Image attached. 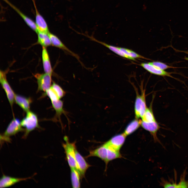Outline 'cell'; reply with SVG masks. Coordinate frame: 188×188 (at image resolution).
<instances>
[{
    "label": "cell",
    "mask_w": 188,
    "mask_h": 188,
    "mask_svg": "<svg viewBox=\"0 0 188 188\" xmlns=\"http://www.w3.org/2000/svg\"><path fill=\"white\" fill-rule=\"evenodd\" d=\"M44 95L48 96L51 101H57L60 99L56 92L51 87L45 92L44 96Z\"/></svg>",
    "instance_id": "cell-27"
},
{
    "label": "cell",
    "mask_w": 188,
    "mask_h": 188,
    "mask_svg": "<svg viewBox=\"0 0 188 188\" xmlns=\"http://www.w3.org/2000/svg\"><path fill=\"white\" fill-rule=\"evenodd\" d=\"M107 146L105 143L98 148L91 150L87 157H96L101 159L107 164Z\"/></svg>",
    "instance_id": "cell-14"
},
{
    "label": "cell",
    "mask_w": 188,
    "mask_h": 188,
    "mask_svg": "<svg viewBox=\"0 0 188 188\" xmlns=\"http://www.w3.org/2000/svg\"><path fill=\"white\" fill-rule=\"evenodd\" d=\"M48 34L50 38L52 45L64 51L67 53L76 58L81 63L79 56L69 49L56 36L50 32L48 33Z\"/></svg>",
    "instance_id": "cell-7"
},
{
    "label": "cell",
    "mask_w": 188,
    "mask_h": 188,
    "mask_svg": "<svg viewBox=\"0 0 188 188\" xmlns=\"http://www.w3.org/2000/svg\"><path fill=\"white\" fill-rule=\"evenodd\" d=\"M75 157L78 170L81 177H84L87 169L90 166L76 149Z\"/></svg>",
    "instance_id": "cell-13"
},
{
    "label": "cell",
    "mask_w": 188,
    "mask_h": 188,
    "mask_svg": "<svg viewBox=\"0 0 188 188\" xmlns=\"http://www.w3.org/2000/svg\"><path fill=\"white\" fill-rule=\"evenodd\" d=\"M22 127H24L25 133L22 138L26 139L29 133L37 128H40L37 115L30 110L26 112L25 117L21 121Z\"/></svg>",
    "instance_id": "cell-1"
},
{
    "label": "cell",
    "mask_w": 188,
    "mask_h": 188,
    "mask_svg": "<svg viewBox=\"0 0 188 188\" xmlns=\"http://www.w3.org/2000/svg\"><path fill=\"white\" fill-rule=\"evenodd\" d=\"M52 75L45 73H36L34 76L37 79L38 84L37 92H45L51 86Z\"/></svg>",
    "instance_id": "cell-6"
},
{
    "label": "cell",
    "mask_w": 188,
    "mask_h": 188,
    "mask_svg": "<svg viewBox=\"0 0 188 188\" xmlns=\"http://www.w3.org/2000/svg\"></svg>",
    "instance_id": "cell-31"
},
{
    "label": "cell",
    "mask_w": 188,
    "mask_h": 188,
    "mask_svg": "<svg viewBox=\"0 0 188 188\" xmlns=\"http://www.w3.org/2000/svg\"><path fill=\"white\" fill-rule=\"evenodd\" d=\"M36 11V24L38 32L48 34L49 32L47 24L44 18L39 13L35 2L32 0Z\"/></svg>",
    "instance_id": "cell-11"
},
{
    "label": "cell",
    "mask_w": 188,
    "mask_h": 188,
    "mask_svg": "<svg viewBox=\"0 0 188 188\" xmlns=\"http://www.w3.org/2000/svg\"><path fill=\"white\" fill-rule=\"evenodd\" d=\"M51 102L53 107L55 111L56 114L52 120L54 121H59L62 125L61 116L62 114L67 117V112L63 108V102L60 99L57 101H52Z\"/></svg>",
    "instance_id": "cell-12"
},
{
    "label": "cell",
    "mask_w": 188,
    "mask_h": 188,
    "mask_svg": "<svg viewBox=\"0 0 188 188\" xmlns=\"http://www.w3.org/2000/svg\"><path fill=\"white\" fill-rule=\"evenodd\" d=\"M71 180L73 188H79L80 186V177L81 175L76 168H70Z\"/></svg>",
    "instance_id": "cell-21"
},
{
    "label": "cell",
    "mask_w": 188,
    "mask_h": 188,
    "mask_svg": "<svg viewBox=\"0 0 188 188\" xmlns=\"http://www.w3.org/2000/svg\"><path fill=\"white\" fill-rule=\"evenodd\" d=\"M184 59H185V60H187L188 61V57H185L184 58Z\"/></svg>",
    "instance_id": "cell-29"
},
{
    "label": "cell",
    "mask_w": 188,
    "mask_h": 188,
    "mask_svg": "<svg viewBox=\"0 0 188 188\" xmlns=\"http://www.w3.org/2000/svg\"><path fill=\"white\" fill-rule=\"evenodd\" d=\"M126 136L124 133L118 134L113 137L105 143L119 151L125 142Z\"/></svg>",
    "instance_id": "cell-9"
},
{
    "label": "cell",
    "mask_w": 188,
    "mask_h": 188,
    "mask_svg": "<svg viewBox=\"0 0 188 188\" xmlns=\"http://www.w3.org/2000/svg\"><path fill=\"white\" fill-rule=\"evenodd\" d=\"M141 120L136 118L131 121L126 127L124 133L126 136L135 132L141 126Z\"/></svg>",
    "instance_id": "cell-20"
},
{
    "label": "cell",
    "mask_w": 188,
    "mask_h": 188,
    "mask_svg": "<svg viewBox=\"0 0 188 188\" xmlns=\"http://www.w3.org/2000/svg\"><path fill=\"white\" fill-rule=\"evenodd\" d=\"M140 65L151 74L163 76H166L172 77L171 75V73L161 69L151 64L149 62L141 63Z\"/></svg>",
    "instance_id": "cell-16"
},
{
    "label": "cell",
    "mask_w": 188,
    "mask_h": 188,
    "mask_svg": "<svg viewBox=\"0 0 188 188\" xmlns=\"http://www.w3.org/2000/svg\"><path fill=\"white\" fill-rule=\"evenodd\" d=\"M32 101L31 98L30 97L15 94V102L26 112L30 110V105Z\"/></svg>",
    "instance_id": "cell-15"
},
{
    "label": "cell",
    "mask_w": 188,
    "mask_h": 188,
    "mask_svg": "<svg viewBox=\"0 0 188 188\" xmlns=\"http://www.w3.org/2000/svg\"><path fill=\"white\" fill-rule=\"evenodd\" d=\"M140 124L143 128L150 133L155 142H158L160 143L157 135V131L160 127L156 121L146 122L141 120Z\"/></svg>",
    "instance_id": "cell-8"
},
{
    "label": "cell",
    "mask_w": 188,
    "mask_h": 188,
    "mask_svg": "<svg viewBox=\"0 0 188 188\" xmlns=\"http://www.w3.org/2000/svg\"><path fill=\"white\" fill-rule=\"evenodd\" d=\"M185 52L186 54H188V51H185V52Z\"/></svg>",
    "instance_id": "cell-30"
},
{
    "label": "cell",
    "mask_w": 188,
    "mask_h": 188,
    "mask_svg": "<svg viewBox=\"0 0 188 188\" xmlns=\"http://www.w3.org/2000/svg\"><path fill=\"white\" fill-rule=\"evenodd\" d=\"M64 139L65 143L63 144L62 146L64 150L68 164L70 168H75L78 170L75 157V150L76 148L75 142H70L66 136H65Z\"/></svg>",
    "instance_id": "cell-3"
},
{
    "label": "cell",
    "mask_w": 188,
    "mask_h": 188,
    "mask_svg": "<svg viewBox=\"0 0 188 188\" xmlns=\"http://www.w3.org/2000/svg\"><path fill=\"white\" fill-rule=\"evenodd\" d=\"M51 87L55 91L60 99L63 97L66 94L65 92L59 85L53 82Z\"/></svg>",
    "instance_id": "cell-26"
},
{
    "label": "cell",
    "mask_w": 188,
    "mask_h": 188,
    "mask_svg": "<svg viewBox=\"0 0 188 188\" xmlns=\"http://www.w3.org/2000/svg\"><path fill=\"white\" fill-rule=\"evenodd\" d=\"M24 131L25 129L22 128L19 119L14 117L3 133L1 135V140L10 142V136L15 135L19 132Z\"/></svg>",
    "instance_id": "cell-2"
},
{
    "label": "cell",
    "mask_w": 188,
    "mask_h": 188,
    "mask_svg": "<svg viewBox=\"0 0 188 188\" xmlns=\"http://www.w3.org/2000/svg\"><path fill=\"white\" fill-rule=\"evenodd\" d=\"M121 50L125 54L131 58H140L146 60L148 59L140 55L135 52L126 48L119 47Z\"/></svg>",
    "instance_id": "cell-25"
},
{
    "label": "cell",
    "mask_w": 188,
    "mask_h": 188,
    "mask_svg": "<svg viewBox=\"0 0 188 188\" xmlns=\"http://www.w3.org/2000/svg\"><path fill=\"white\" fill-rule=\"evenodd\" d=\"M37 34L38 44L45 48L52 45L48 34L38 32Z\"/></svg>",
    "instance_id": "cell-23"
},
{
    "label": "cell",
    "mask_w": 188,
    "mask_h": 188,
    "mask_svg": "<svg viewBox=\"0 0 188 188\" xmlns=\"http://www.w3.org/2000/svg\"><path fill=\"white\" fill-rule=\"evenodd\" d=\"M142 120L145 122H150L156 121L152 108L147 107L142 118Z\"/></svg>",
    "instance_id": "cell-24"
},
{
    "label": "cell",
    "mask_w": 188,
    "mask_h": 188,
    "mask_svg": "<svg viewBox=\"0 0 188 188\" xmlns=\"http://www.w3.org/2000/svg\"><path fill=\"white\" fill-rule=\"evenodd\" d=\"M13 8L21 17L26 24L37 34L38 31L36 24L31 19L21 12L18 9L7 0H4Z\"/></svg>",
    "instance_id": "cell-19"
},
{
    "label": "cell",
    "mask_w": 188,
    "mask_h": 188,
    "mask_svg": "<svg viewBox=\"0 0 188 188\" xmlns=\"http://www.w3.org/2000/svg\"><path fill=\"white\" fill-rule=\"evenodd\" d=\"M42 58L43 68L45 73L52 75L53 70L48 53L46 48L42 47Z\"/></svg>",
    "instance_id": "cell-17"
},
{
    "label": "cell",
    "mask_w": 188,
    "mask_h": 188,
    "mask_svg": "<svg viewBox=\"0 0 188 188\" xmlns=\"http://www.w3.org/2000/svg\"><path fill=\"white\" fill-rule=\"evenodd\" d=\"M147 108L145 91H142L140 95L137 92L134 106L136 118L137 119L142 118Z\"/></svg>",
    "instance_id": "cell-4"
},
{
    "label": "cell",
    "mask_w": 188,
    "mask_h": 188,
    "mask_svg": "<svg viewBox=\"0 0 188 188\" xmlns=\"http://www.w3.org/2000/svg\"><path fill=\"white\" fill-rule=\"evenodd\" d=\"M106 144L107 146V164L110 161L115 159L121 158L122 156L119 151L116 150L110 146Z\"/></svg>",
    "instance_id": "cell-22"
},
{
    "label": "cell",
    "mask_w": 188,
    "mask_h": 188,
    "mask_svg": "<svg viewBox=\"0 0 188 188\" xmlns=\"http://www.w3.org/2000/svg\"><path fill=\"white\" fill-rule=\"evenodd\" d=\"M0 82L12 109L13 105L15 102V93L12 89L7 80L6 72L0 70Z\"/></svg>",
    "instance_id": "cell-5"
},
{
    "label": "cell",
    "mask_w": 188,
    "mask_h": 188,
    "mask_svg": "<svg viewBox=\"0 0 188 188\" xmlns=\"http://www.w3.org/2000/svg\"><path fill=\"white\" fill-rule=\"evenodd\" d=\"M86 36L91 40L96 42L108 48L111 51L116 54L117 55L123 57L129 60L133 61L136 60L135 58L130 57L125 54L121 50L119 47L110 45L105 43L98 40L92 37L89 36L88 35Z\"/></svg>",
    "instance_id": "cell-18"
},
{
    "label": "cell",
    "mask_w": 188,
    "mask_h": 188,
    "mask_svg": "<svg viewBox=\"0 0 188 188\" xmlns=\"http://www.w3.org/2000/svg\"><path fill=\"white\" fill-rule=\"evenodd\" d=\"M32 177L27 178L13 177L3 175L0 179V187H9L20 181L32 178Z\"/></svg>",
    "instance_id": "cell-10"
},
{
    "label": "cell",
    "mask_w": 188,
    "mask_h": 188,
    "mask_svg": "<svg viewBox=\"0 0 188 188\" xmlns=\"http://www.w3.org/2000/svg\"><path fill=\"white\" fill-rule=\"evenodd\" d=\"M150 63L157 67V68L164 70L165 69L169 68H173L175 67H173L162 63L158 61H154L149 62Z\"/></svg>",
    "instance_id": "cell-28"
}]
</instances>
